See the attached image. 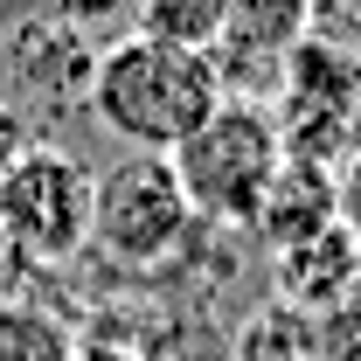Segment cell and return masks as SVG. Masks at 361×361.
<instances>
[{"label":"cell","mask_w":361,"mask_h":361,"mask_svg":"<svg viewBox=\"0 0 361 361\" xmlns=\"http://www.w3.org/2000/svg\"><path fill=\"white\" fill-rule=\"evenodd\" d=\"M133 7H139V35H146V42L216 56V35H223V0H133Z\"/></svg>","instance_id":"8"},{"label":"cell","mask_w":361,"mask_h":361,"mask_svg":"<svg viewBox=\"0 0 361 361\" xmlns=\"http://www.w3.org/2000/svg\"><path fill=\"white\" fill-rule=\"evenodd\" d=\"M326 223H341V216H334V174H326V167H306V160H285V174L271 188L257 229H264L278 250H292V243L319 236Z\"/></svg>","instance_id":"7"},{"label":"cell","mask_w":361,"mask_h":361,"mask_svg":"<svg viewBox=\"0 0 361 361\" xmlns=\"http://www.w3.org/2000/svg\"><path fill=\"white\" fill-rule=\"evenodd\" d=\"M21 153H28V133H21V118H14V111H0V174H7Z\"/></svg>","instance_id":"11"},{"label":"cell","mask_w":361,"mask_h":361,"mask_svg":"<svg viewBox=\"0 0 361 361\" xmlns=\"http://www.w3.org/2000/svg\"><path fill=\"white\" fill-rule=\"evenodd\" d=\"M313 7L319 0H223L216 49L250 63H285L299 42H313Z\"/></svg>","instance_id":"6"},{"label":"cell","mask_w":361,"mask_h":361,"mask_svg":"<svg viewBox=\"0 0 361 361\" xmlns=\"http://www.w3.org/2000/svg\"><path fill=\"white\" fill-rule=\"evenodd\" d=\"M188 223H195V209L160 153H126L118 167L90 174V243L104 257L146 271L180 250Z\"/></svg>","instance_id":"3"},{"label":"cell","mask_w":361,"mask_h":361,"mask_svg":"<svg viewBox=\"0 0 361 361\" xmlns=\"http://www.w3.org/2000/svg\"><path fill=\"white\" fill-rule=\"evenodd\" d=\"M0 236L28 257H70L90 243V167L56 146H28L0 174Z\"/></svg>","instance_id":"4"},{"label":"cell","mask_w":361,"mask_h":361,"mask_svg":"<svg viewBox=\"0 0 361 361\" xmlns=\"http://www.w3.org/2000/svg\"><path fill=\"white\" fill-rule=\"evenodd\" d=\"M84 97L104 133H118L133 153L167 160L180 139H195L223 111V63L195 49L146 42V35H118L111 49H97Z\"/></svg>","instance_id":"1"},{"label":"cell","mask_w":361,"mask_h":361,"mask_svg":"<svg viewBox=\"0 0 361 361\" xmlns=\"http://www.w3.org/2000/svg\"><path fill=\"white\" fill-rule=\"evenodd\" d=\"M334 216H341V229L361 236V146L348 153V167L334 174Z\"/></svg>","instance_id":"9"},{"label":"cell","mask_w":361,"mask_h":361,"mask_svg":"<svg viewBox=\"0 0 361 361\" xmlns=\"http://www.w3.org/2000/svg\"><path fill=\"white\" fill-rule=\"evenodd\" d=\"M355 285H361V236L341 229V223H326L319 236L278 250V292L299 313H334Z\"/></svg>","instance_id":"5"},{"label":"cell","mask_w":361,"mask_h":361,"mask_svg":"<svg viewBox=\"0 0 361 361\" xmlns=\"http://www.w3.org/2000/svg\"><path fill=\"white\" fill-rule=\"evenodd\" d=\"M126 0H56V14H63V28L77 35V28H90V21H111Z\"/></svg>","instance_id":"10"},{"label":"cell","mask_w":361,"mask_h":361,"mask_svg":"<svg viewBox=\"0 0 361 361\" xmlns=\"http://www.w3.org/2000/svg\"><path fill=\"white\" fill-rule=\"evenodd\" d=\"M167 167H174L195 216H209V223H257L278 174H285V139H278V118L264 104L223 97V111L195 139H180L167 153Z\"/></svg>","instance_id":"2"},{"label":"cell","mask_w":361,"mask_h":361,"mask_svg":"<svg viewBox=\"0 0 361 361\" xmlns=\"http://www.w3.org/2000/svg\"><path fill=\"white\" fill-rule=\"evenodd\" d=\"M292 361H306V355H292Z\"/></svg>","instance_id":"12"}]
</instances>
